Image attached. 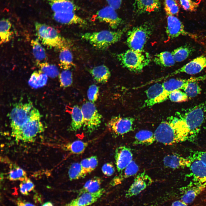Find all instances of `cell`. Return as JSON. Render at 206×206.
Returning <instances> with one entry per match:
<instances>
[{
  "label": "cell",
  "instance_id": "8d00e7d4",
  "mask_svg": "<svg viewBox=\"0 0 206 206\" xmlns=\"http://www.w3.org/2000/svg\"><path fill=\"white\" fill-rule=\"evenodd\" d=\"M68 174L71 181L84 178L88 175L80 163L78 162L74 163L70 165L68 170Z\"/></svg>",
  "mask_w": 206,
  "mask_h": 206
},
{
  "label": "cell",
  "instance_id": "277c9868",
  "mask_svg": "<svg viewBox=\"0 0 206 206\" xmlns=\"http://www.w3.org/2000/svg\"><path fill=\"white\" fill-rule=\"evenodd\" d=\"M116 56L123 67L134 73L141 72L151 60L149 54L144 50L138 51L130 49L116 54Z\"/></svg>",
  "mask_w": 206,
  "mask_h": 206
},
{
  "label": "cell",
  "instance_id": "d6a6232c",
  "mask_svg": "<svg viewBox=\"0 0 206 206\" xmlns=\"http://www.w3.org/2000/svg\"><path fill=\"white\" fill-rule=\"evenodd\" d=\"M31 45L37 63L46 62L47 57L45 50L39 42L38 39L32 40Z\"/></svg>",
  "mask_w": 206,
  "mask_h": 206
},
{
  "label": "cell",
  "instance_id": "5bb4252c",
  "mask_svg": "<svg viewBox=\"0 0 206 206\" xmlns=\"http://www.w3.org/2000/svg\"><path fill=\"white\" fill-rule=\"evenodd\" d=\"M153 182L152 179L144 170L135 177L133 183L126 193L125 197L128 198L138 195Z\"/></svg>",
  "mask_w": 206,
  "mask_h": 206
},
{
  "label": "cell",
  "instance_id": "d4e9b609",
  "mask_svg": "<svg viewBox=\"0 0 206 206\" xmlns=\"http://www.w3.org/2000/svg\"><path fill=\"white\" fill-rule=\"evenodd\" d=\"M138 170V165L132 160L118 175L113 178L110 183V185L114 186L121 183L125 179L136 175Z\"/></svg>",
  "mask_w": 206,
  "mask_h": 206
},
{
  "label": "cell",
  "instance_id": "f35d334b",
  "mask_svg": "<svg viewBox=\"0 0 206 206\" xmlns=\"http://www.w3.org/2000/svg\"><path fill=\"white\" fill-rule=\"evenodd\" d=\"M37 64L40 69L39 70L50 77L55 78L60 74L58 68L54 65L46 62L37 63Z\"/></svg>",
  "mask_w": 206,
  "mask_h": 206
},
{
  "label": "cell",
  "instance_id": "7402d4cb",
  "mask_svg": "<svg viewBox=\"0 0 206 206\" xmlns=\"http://www.w3.org/2000/svg\"><path fill=\"white\" fill-rule=\"evenodd\" d=\"M160 7V0H134L133 4L134 11L139 14L157 11Z\"/></svg>",
  "mask_w": 206,
  "mask_h": 206
},
{
  "label": "cell",
  "instance_id": "e0dca14e",
  "mask_svg": "<svg viewBox=\"0 0 206 206\" xmlns=\"http://www.w3.org/2000/svg\"><path fill=\"white\" fill-rule=\"evenodd\" d=\"M115 163L118 171H122L132 161L133 154L131 149L125 145L117 147L114 153Z\"/></svg>",
  "mask_w": 206,
  "mask_h": 206
},
{
  "label": "cell",
  "instance_id": "816d5d0a",
  "mask_svg": "<svg viewBox=\"0 0 206 206\" xmlns=\"http://www.w3.org/2000/svg\"><path fill=\"white\" fill-rule=\"evenodd\" d=\"M171 206H189L179 199L175 201L172 203Z\"/></svg>",
  "mask_w": 206,
  "mask_h": 206
},
{
  "label": "cell",
  "instance_id": "6da1fadb",
  "mask_svg": "<svg viewBox=\"0 0 206 206\" xmlns=\"http://www.w3.org/2000/svg\"><path fill=\"white\" fill-rule=\"evenodd\" d=\"M156 141L170 145L188 140L191 138L188 132L178 119L167 118L159 124L154 132Z\"/></svg>",
  "mask_w": 206,
  "mask_h": 206
},
{
  "label": "cell",
  "instance_id": "b9f144b4",
  "mask_svg": "<svg viewBox=\"0 0 206 206\" xmlns=\"http://www.w3.org/2000/svg\"><path fill=\"white\" fill-rule=\"evenodd\" d=\"M164 8L167 15H174L179 12V7L175 0H165Z\"/></svg>",
  "mask_w": 206,
  "mask_h": 206
},
{
  "label": "cell",
  "instance_id": "83f0119b",
  "mask_svg": "<svg viewBox=\"0 0 206 206\" xmlns=\"http://www.w3.org/2000/svg\"><path fill=\"white\" fill-rule=\"evenodd\" d=\"M155 141L154 133L148 130H142L135 134L133 144L148 146Z\"/></svg>",
  "mask_w": 206,
  "mask_h": 206
},
{
  "label": "cell",
  "instance_id": "d590c367",
  "mask_svg": "<svg viewBox=\"0 0 206 206\" xmlns=\"http://www.w3.org/2000/svg\"><path fill=\"white\" fill-rule=\"evenodd\" d=\"M193 49L187 45L181 46L172 52L175 62H181L186 59L192 53Z\"/></svg>",
  "mask_w": 206,
  "mask_h": 206
},
{
  "label": "cell",
  "instance_id": "4fadbf2b",
  "mask_svg": "<svg viewBox=\"0 0 206 206\" xmlns=\"http://www.w3.org/2000/svg\"><path fill=\"white\" fill-rule=\"evenodd\" d=\"M189 167L193 182L195 183L206 187V165L200 160L191 156Z\"/></svg>",
  "mask_w": 206,
  "mask_h": 206
},
{
  "label": "cell",
  "instance_id": "ac0fdd59",
  "mask_svg": "<svg viewBox=\"0 0 206 206\" xmlns=\"http://www.w3.org/2000/svg\"><path fill=\"white\" fill-rule=\"evenodd\" d=\"M105 190L100 188L93 193H85L78 196L65 206H89L96 202L104 193Z\"/></svg>",
  "mask_w": 206,
  "mask_h": 206
},
{
  "label": "cell",
  "instance_id": "681fc988",
  "mask_svg": "<svg viewBox=\"0 0 206 206\" xmlns=\"http://www.w3.org/2000/svg\"><path fill=\"white\" fill-rule=\"evenodd\" d=\"M191 156L200 160L206 165V151H195Z\"/></svg>",
  "mask_w": 206,
  "mask_h": 206
},
{
  "label": "cell",
  "instance_id": "ffe728a7",
  "mask_svg": "<svg viewBox=\"0 0 206 206\" xmlns=\"http://www.w3.org/2000/svg\"><path fill=\"white\" fill-rule=\"evenodd\" d=\"M164 91L162 84L156 83L150 86L145 91L147 99L142 107H150L163 102L162 95Z\"/></svg>",
  "mask_w": 206,
  "mask_h": 206
},
{
  "label": "cell",
  "instance_id": "44dd1931",
  "mask_svg": "<svg viewBox=\"0 0 206 206\" xmlns=\"http://www.w3.org/2000/svg\"><path fill=\"white\" fill-rule=\"evenodd\" d=\"M53 16L56 21L62 24L77 25L80 26H85L87 24L85 20L78 15L74 12L54 13Z\"/></svg>",
  "mask_w": 206,
  "mask_h": 206
},
{
  "label": "cell",
  "instance_id": "db71d44e",
  "mask_svg": "<svg viewBox=\"0 0 206 206\" xmlns=\"http://www.w3.org/2000/svg\"><path fill=\"white\" fill-rule=\"evenodd\" d=\"M42 206H53V205L51 202H47L43 204Z\"/></svg>",
  "mask_w": 206,
  "mask_h": 206
},
{
  "label": "cell",
  "instance_id": "cb8c5ba5",
  "mask_svg": "<svg viewBox=\"0 0 206 206\" xmlns=\"http://www.w3.org/2000/svg\"><path fill=\"white\" fill-rule=\"evenodd\" d=\"M53 14L74 12L78 9L75 4L71 0H46Z\"/></svg>",
  "mask_w": 206,
  "mask_h": 206
},
{
  "label": "cell",
  "instance_id": "484cf974",
  "mask_svg": "<svg viewBox=\"0 0 206 206\" xmlns=\"http://www.w3.org/2000/svg\"><path fill=\"white\" fill-rule=\"evenodd\" d=\"M89 71L94 80L100 83L104 84L107 82L111 76L109 68L104 65L94 67Z\"/></svg>",
  "mask_w": 206,
  "mask_h": 206
},
{
  "label": "cell",
  "instance_id": "603a6c76",
  "mask_svg": "<svg viewBox=\"0 0 206 206\" xmlns=\"http://www.w3.org/2000/svg\"><path fill=\"white\" fill-rule=\"evenodd\" d=\"M163 162L165 167L175 169L185 167L189 168L190 161L189 157L185 158L179 154H173L165 156Z\"/></svg>",
  "mask_w": 206,
  "mask_h": 206
},
{
  "label": "cell",
  "instance_id": "4316f807",
  "mask_svg": "<svg viewBox=\"0 0 206 206\" xmlns=\"http://www.w3.org/2000/svg\"><path fill=\"white\" fill-rule=\"evenodd\" d=\"M72 121L69 130L76 132L80 129L84 124V118L81 108L78 105L74 106L71 112Z\"/></svg>",
  "mask_w": 206,
  "mask_h": 206
},
{
  "label": "cell",
  "instance_id": "7c38bea8",
  "mask_svg": "<svg viewBox=\"0 0 206 206\" xmlns=\"http://www.w3.org/2000/svg\"><path fill=\"white\" fill-rule=\"evenodd\" d=\"M205 187L193 181L180 189L179 199L189 206L192 205L200 196Z\"/></svg>",
  "mask_w": 206,
  "mask_h": 206
},
{
  "label": "cell",
  "instance_id": "1f68e13d",
  "mask_svg": "<svg viewBox=\"0 0 206 206\" xmlns=\"http://www.w3.org/2000/svg\"><path fill=\"white\" fill-rule=\"evenodd\" d=\"M102 182V179L95 176L88 181L82 188L78 192V195L85 193H93L100 189Z\"/></svg>",
  "mask_w": 206,
  "mask_h": 206
},
{
  "label": "cell",
  "instance_id": "3957f363",
  "mask_svg": "<svg viewBox=\"0 0 206 206\" xmlns=\"http://www.w3.org/2000/svg\"><path fill=\"white\" fill-rule=\"evenodd\" d=\"M36 34L38 40L44 45L60 50L70 48V41L62 37L55 28L45 24L36 22L35 24Z\"/></svg>",
  "mask_w": 206,
  "mask_h": 206
},
{
  "label": "cell",
  "instance_id": "7dc6e473",
  "mask_svg": "<svg viewBox=\"0 0 206 206\" xmlns=\"http://www.w3.org/2000/svg\"><path fill=\"white\" fill-rule=\"evenodd\" d=\"M180 4L185 10L195 11L199 6V3L192 0H180Z\"/></svg>",
  "mask_w": 206,
  "mask_h": 206
},
{
  "label": "cell",
  "instance_id": "7a4b0ae2",
  "mask_svg": "<svg viewBox=\"0 0 206 206\" xmlns=\"http://www.w3.org/2000/svg\"><path fill=\"white\" fill-rule=\"evenodd\" d=\"M177 114L185 123L189 132L191 142H194L206 120V101L181 113L177 112Z\"/></svg>",
  "mask_w": 206,
  "mask_h": 206
},
{
  "label": "cell",
  "instance_id": "52a82bcc",
  "mask_svg": "<svg viewBox=\"0 0 206 206\" xmlns=\"http://www.w3.org/2000/svg\"><path fill=\"white\" fill-rule=\"evenodd\" d=\"M153 30L152 25L147 23L133 27L127 33L126 43L127 46L131 49L143 50Z\"/></svg>",
  "mask_w": 206,
  "mask_h": 206
},
{
  "label": "cell",
  "instance_id": "ba28073f",
  "mask_svg": "<svg viewBox=\"0 0 206 206\" xmlns=\"http://www.w3.org/2000/svg\"><path fill=\"white\" fill-rule=\"evenodd\" d=\"M41 117L39 110L34 107L29 119L15 138L16 141L31 142L38 134L43 132L44 129Z\"/></svg>",
  "mask_w": 206,
  "mask_h": 206
},
{
  "label": "cell",
  "instance_id": "9a60e30c",
  "mask_svg": "<svg viewBox=\"0 0 206 206\" xmlns=\"http://www.w3.org/2000/svg\"><path fill=\"white\" fill-rule=\"evenodd\" d=\"M115 10L108 5L99 10L96 13V17L100 21L106 23L112 29H116L121 23L122 21Z\"/></svg>",
  "mask_w": 206,
  "mask_h": 206
},
{
  "label": "cell",
  "instance_id": "4dcf8cb0",
  "mask_svg": "<svg viewBox=\"0 0 206 206\" xmlns=\"http://www.w3.org/2000/svg\"><path fill=\"white\" fill-rule=\"evenodd\" d=\"M59 65L64 70H69L73 66V56L70 48H66L60 50Z\"/></svg>",
  "mask_w": 206,
  "mask_h": 206
},
{
  "label": "cell",
  "instance_id": "836d02e7",
  "mask_svg": "<svg viewBox=\"0 0 206 206\" xmlns=\"http://www.w3.org/2000/svg\"><path fill=\"white\" fill-rule=\"evenodd\" d=\"M89 144L87 142L77 140L68 142L63 146L64 149L72 154H79L83 153Z\"/></svg>",
  "mask_w": 206,
  "mask_h": 206
},
{
  "label": "cell",
  "instance_id": "7bdbcfd3",
  "mask_svg": "<svg viewBox=\"0 0 206 206\" xmlns=\"http://www.w3.org/2000/svg\"><path fill=\"white\" fill-rule=\"evenodd\" d=\"M184 90L189 98H192L200 94L201 89L198 82H193L189 83Z\"/></svg>",
  "mask_w": 206,
  "mask_h": 206
},
{
  "label": "cell",
  "instance_id": "f1b7e54d",
  "mask_svg": "<svg viewBox=\"0 0 206 206\" xmlns=\"http://www.w3.org/2000/svg\"><path fill=\"white\" fill-rule=\"evenodd\" d=\"M153 60L156 64L164 67L173 66L175 62L172 52L167 51L156 54Z\"/></svg>",
  "mask_w": 206,
  "mask_h": 206
},
{
  "label": "cell",
  "instance_id": "74e56055",
  "mask_svg": "<svg viewBox=\"0 0 206 206\" xmlns=\"http://www.w3.org/2000/svg\"><path fill=\"white\" fill-rule=\"evenodd\" d=\"M27 178L26 172L20 167L14 164L10 167L8 176L10 180L22 181Z\"/></svg>",
  "mask_w": 206,
  "mask_h": 206
},
{
  "label": "cell",
  "instance_id": "5b68a950",
  "mask_svg": "<svg viewBox=\"0 0 206 206\" xmlns=\"http://www.w3.org/2000/svg\"><path fill=\"white\" fill-rule=\"evenodd\" d=\"M126 30L125 28L116 31L105 30L87 32L83 34L81 37L96 48L104 50L120 41Z\"/></svg>",
  "mask_w": 206,
  "mask_h": 206
},
{
  "label": "cell",
  "instance_id": "f907efd6",
  "mask_svg": "<svg viewBox=\"0 0 206 206\" xmlns=\"http://www.w3.org/2000/svg\"><path fill=\"white\" fill-rule=\"evenodd\" d=\"M123 0H106L109 5L115 9H119L121 6Z\"/></svg>",
  "mask_w": 206,
  "mask_h": 206
},
{
  "label": "cell",
  "instance_id": "d6986e66",
  "mask_svg": "<svg viewBox=\"0 0 206 206\" xmlns=\"http://www.w3.org/2000/svg\"><path fill=\"white\" fill-rule=\"evenodd\" d=\"M204 80H206V74L188 79H171L164 82L162 84L165 90L169 94L171 92L176 90H184L190 82Z\"/></svg>",
  "mask_w": 206,
  "mask_h": 206
},
{
  "label": "cell",
  "instance_id": "f5cc1de1",
  "mask_svg": "<svg viewBox=\"0 0 206 206\" xmlns=\"http://www.w3.org/2000/svg\"><path fill=\"white\" fill-rule=\"evenodd\" d=\"M17 206H34L33 204L27 202L19 201L17 203Z\"/></svg>",
  "mask_w": 206,
  "mask_h": 206
},
{
  "label": "cell",
  "instance_id": "8fae6325",
  "mask_svg": "<svg viewBox=\"0 0 206 206\" xmlns=\"http://www.w3.org/2000/svg\"><path fill=\"white\" fill-rule=\"evenodd\" d=\"M166 32L169 39L177 38L180 35L188 36L193 38L197 36L187 31L182 23L174 15H168Z\"/></svg>",
  "mask_w": 206,
  "mask_h": 206
},
{
  "label": "cell",
  "instance_id": "8992f818",
  "mask_svg": "<svg viewBox=\"0 0 206 206\" xmlns=\"http://www.w3.org/2000/svg\"><path fill=\"white\" fill-rule=\"evenodd\" d=\"M34 107L30 102L19 103L14 106L9 114L11 136L15 138L29 119Z\"/></svg>",
  "mask_w": 206,
  "mask_h": 206
},
{
  "label": "cell",
  "instance_id": "60d3db41",
  "mask_svg": "<svg viewBox=\"0 0 206 206\" xmlns=\"http://www.w3.org/2000/svg\"><path fill=\"white\" fill-rule=\"evenodd\" d=\"M60 86L67 88L70 86L73 82L72 75L69 70H64L59 74Z\"/></svg>",
  "mask_w": 206,
  "mask_h": 206
},
{
  "label": "cell",
  "instance_id": "2e32d148",
  "mask_svg": "<svg viewBox=\"0 0 206 206\" xmlns=\"http://www.w3.org/2000/svg\"><path fill=\"white\" fill-rule=\"evenodd\" d=\"M206 67V55L199 56L190 61L171 73L173 76L180 73L190 75L198 73Z\"/></svg>",
  "mask_w": 206,
  "mask_h": 206
},
{
  "label": "cell",
  "instance_id": "f6af8a7d",
  "mask_svg": "<svg viewBox=\"0 0 206 206\" xmlns=\"http://www.w3.org/2000/svg\"><path fill=\"white\" fill-rule=\"evenodd\" d=\"M19 187L21 193L23 195H27L29 192L34 189V185L31 180L27 178L21 181L19 185Z\"/></svg>",
  "mask_w": 206,
  "mask_h": 206
},
{
  "label": "cell",
  "instance_id": "ab89813d",
  "mask_svg": "<svg viewBox=\"0 0 206 206\" xmlns=\"http://www.w3.org/2000/svg\"><path fill=\"white\" fill-rule=\"evenodd\" d=\"M80 163L88 174L95 169L98 165V160L96 156H93L83 159Z\"/></svg>",
  "mask_w": 206,
  "mask_h": 206
},
{
  "label": "cell",
  "instance_id": "f546056e",
  "mask_svg": "<svg viewBox=\"0 0 206 206\" xmlns=\"http://www.w3.org/2000/svg\"><path fill=\"white\" fill-rule=\"evenodd\" d=\"M48 76L41 70L33 72L30 77L28 83L32 88L36 89L44 86L47 83Z\"/></svg>",
  "mask_w": 206,
  "mask_h": 206
},
{
  "label": "cell",
  "instance_id": "9c48e42d",
  "mask_svg": "<svg viewBox=\"0 0 206 206\" xmlns=\"http://www.w3.org/2000/svg\"><path fill=\"white\" fill-rule=\"evenodd\" d=\"M84 118V129L88 134H91L100 126L102 116L93 103L87 101L81 108Z\"/></svg>",
  "mask_w": 206,
  "mask_h": 206
},
{
  "label": "cell",
  "instance_id": "bcb514c9",
  "mask_svg": "<svg viewBox=\"0 0 206 206\" xmlns=\"http://www.w3.org/2000/svg\"><path fill=\"white\" fill-rule=\"evenodd\" d=\"M99 94V87L95 84L91 85L87 91V97L89 101L94 103L98 98Z\"/></svg>",
  "mask_w": 206,
  "mask_h": 206
},
{
  "label": "cell",
  "instance_id": "c3c4849f",
  "mask_svg": "<svg viewBox=\"0 0 206 206\" xmlns=\"http://www.w3.org/2000/svg\"><path fill=\"white\" fill-rule=\"evenodd\" d=\"M101 170L103 174L107 176H111L115 171L114 167L111 163H107L104 164Z\"/></svg>",
  "mask_w": 206,
  "mask_h": 206
},
{
  "label": "cell",
  "instance_id": "30bf717a",
  "mask_svg": "<svg viewBox=\"0 0 206 206\" xmlns=\"http://www.w3.org/2000/svg\"><path fill=\"white\" fill-rule=\"evenodd\" d=\"M134 119L130 117L120 116L112 117L108 122L109 130L114 136L124 135L132 130Z\"/></svg>",
  "mask_w": 206,
  "mask_h": 206
},
{
  "label": "cell",
  "instance_id": "ee69618b",
  "mask_svg": "<svg viewBox=\"0 0 206 206\" xmlns=\"http://www.w3.org/2000/svg\"><path fill=\"white\" fill-rule=\"evenodd\" d=\"M172 102H180L187 101L189 97L186 94L180 90H176L171 92L168 96Z\"/></svg>",
  "mask_w": 206,
  "mask_h": 206
},
{
  "label": "cell",
  "instance_id": "e575fe53",
  "mask_svg": "<svg viewBox=\"0 0 206 206\" xmlns=\"http://www.w3.org/2000/svg\"><path fill=\"white\" fill-rule=\"evenodd\" d=\"M11 24L8 19H2L0 21V43L1 44L9 41L12 32L11 30Z\"/></svg>",
  "mask_w": 206,
  "mask_h": 206
}]
</instances>
